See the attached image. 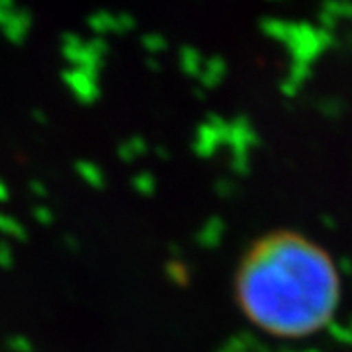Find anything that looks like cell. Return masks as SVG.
<instances>
[{
  "mask_svg": "<svg viewBox=\"0 0 352 352\" xmlns=\"http://www.w3.org/2000/svg\"><path fill=\"white\" fill-rule=\"evenodd\" d=\"M233 294L241 314L264 335L298 340L331 325L340 303L331 252L296 229L261 235L241 256Z\"/></svg>",
  "mask_w": 352,
  "mask_h": 352,
  "instance_id": "6da1fadb",
  "label": "cell"
}]
</instances>
